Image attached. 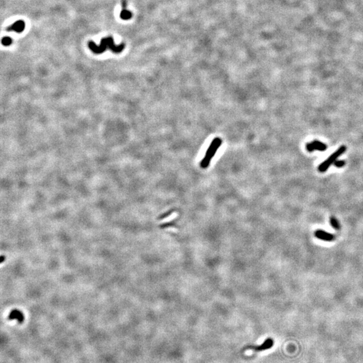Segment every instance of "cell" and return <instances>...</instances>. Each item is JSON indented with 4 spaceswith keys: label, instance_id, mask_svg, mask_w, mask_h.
Returning <instances> with one entry per match:
<instances>
[{
    "label": "cell",
    "instance_id": "6da1fadb",
    "mask_svg": "<svg viewBox=\"0 0 363 363\" xmlns=\"http://www.w3.org/2000/svg\"><path fill=\"white\" fill-rule=\"evenodd\" d=\"M88 46L90 49L95 54H100L106 51L107 49H110L115 53H120L124 50L125 45L122 43L120 45L116 46L114 44V39L112 36H108L101 40L100 45L97 46L94 41L88 43Z\"/></svg>",
    "mask_w": 363,
    "mask_h": 363
},
{
    "label": "cell",
    "instance_id": "7a4b0ae2",
    "mask_svg": "<svg viewBox=\"0 0 363 363\" xmlns=\"http://www.w3.org/2000/svg\"><path fill=\"white\" fill-rule=\"evenodd\" d=\"M222 144V139L219 137H216L213 140L211 143L210 144L209 147L206 150V154L205 155V157L201 161L200 166L202 169H206L209 165H210V163L212 160V159L214 157V155L217 152L219 148L221 146Z\"/></svg>",
    "mask_w": 363,
    "mask_h": 363
},
{
    "label": "cell",
    "instance_id": "3957f363",
    "mask_svg": "<svg viewBox=\"0 0 363 363\" xmlns=\"http://www.w3.org/2000/svg\"><path fill=\"white\" fill-rule=\"evenodd\" d=\"M346 150V147L344 145L341 146V147L335 153H334L330 157L327 159L326 160L322 163V164L319 166V170L321 172H324L326 171L332 164H334V162L336 161V159L339 156L341 155L342 154H344Z\"/></svg>",
    "mask_w": 363,
    "mask_h": 363
},
{
    "label": "cell",
    "instance_id": "277c9868",
    "mask_svg": "<svg viewBox=\"0 0 363 363\" xmlns=\"http://www.w3.org/2000/svg\"><path fill=\"white\" fill-rule=\"evenodd\" d=\"M315 236L319 239L326 241V242H332V241L335 239V235L321 229H318L315 231Z\"/></svg>",
    "mask_w": 363,
    "mask_h": 363
},
{
    "label": "cell",
    "instance_id": "5b68a950",
    "mask_svg": "<svg viewBox=\"0 0 363 363\" xmlns=\"http://www.w3.org/2000/svg\"><path fill=\"white\" fill-rule=\"evenodd\" d=\"M25 29V22L24 20H18L11 26L6 28L7 31H15L17 33H21Z\"/></svg>",
    "mask_w": 363,
    "mask_h": 363
},
{
    "label": "cell",
    "instance_id": "8992f818",
    "mask_svg": "<svg viewBox=\"0 0 363 363\" xmlns=\"http://www.w3.org/2000/svg\"><path fill=\"white\" fill-rule=\"evenodd\" d=\"M273 345H274L273 339L271 338H267L266 340L264 341L260 346H252V347H251V348L256 352H260V351H264V350H268V349L271 348L273 346Z\"/></svg>",
    "mask_w": 363,
    "mask_h": 363
},
{
    "label": "cell",
    "instance_id": "52a82bcc",
    "mask_svg": "<svg viewBox=\"0 0 363 363\" xmlns=\"http://www.w3.org/2000/svg\"><path fill=\"white\" fill-rule=\"evenodd\" d=\"M125 2H126L125 1H123V9H122V11L120 12V17L121 19L124 20H129L131 18L132 13L126 9V4H125Z\"/></svg>",
    "mask_w": 363,
    "mask_h": 363
},
{
    "label": "cell",
    "instance_id": "ba28073f",
    "mask_svg": "<svg viewBox=\"0 0 363 363\" xmlns=\"http://www.w3.org/2000/svg\"><path fill=\"white\" fill-rule=\"evenodd\" d=\"M311 144H312V145H313L314 150L324 151L327 149V146L325 145V144L321 143V142L319 141H314L312 142Z\"/></svg>",
    "mask_w": 363,
    "mask_h": 363
},
{
    "label": "cell",
    "instance_id": "9c48e42d",
    "mask_svg": "<svg viewBox=\"0 0 363 363\" xmlns=\"http://www.w3.org/2000/svg\"><path fill=\"white\" fill-rule=\"evenodd\" d=\"M9 318L10 320H13V319H17L19 321L20 323H22V322L24 321V316L22 313H21V312L19 311H12V313H10Z\"/></svg>",
    "mask_w": 363,
    "mask_h": 363
},
{
    "label": "cell",
    "instance_id": "30bf717a",
    "mask_svg": "<svg viewBox=\"0 0 363 363\" xmlns=\"http://www.w3.org/2000/svg\"><path fill=\"white\" fill-rule=\"evenodd\" d=\"M330 224L332 226V227L334 228L335 229L338 230L340 229V223H339L338 219L336 218H335L334 217H332L330 218Z\"/></svg>",
    "mask_w": 363,
    "mask_h": 363
},
{
    "label": "cell",
    "instance_id": "8fae6325",
    "mask_svg": "<svg viewBox=\"0 0 363 363\" xmlns=\"http://www.w3.org/2000/svg\"><path fill=\"white\" fill-rule=\"evenodd\" d=\"M12 43V39L9 36H4L2 39V44L3 46H9Z\"/></svg>",
    "mask_w": 363,
    "mask_h": 363
},
{
    "label": "cell",
    "instance_id": "7c38bea8",
    "mask_svg": "<svg viewBox=\"0 0 363 363\" xmlns=\"http://www.w3.org/2000/svg\"><path fill=\"white\" fill-rule=\"evenodd\" d=\"M337 168H342L345 165V161L343 160H336L334 164Z\"/></svg>",
    "mask_w": 363,
    "mask_h": 363
},
{
    "label": "cell",
    "instance_id": "4fadbf2b",
    "mask_svg": "<svg viewBox=\"0 0 363 363\" xmlns=\"http://www.w3.org/2000/svg\"><path fill=\"white\" fill-rule=\"evenodd\" d=\"M306 148H307V151H309V152H312V151H314V149H313V145H312L311 143H307V144L306 145Z\"/></svg>",
    "mask_w": 363,
    "mask_h": 363
}]
</instances>
